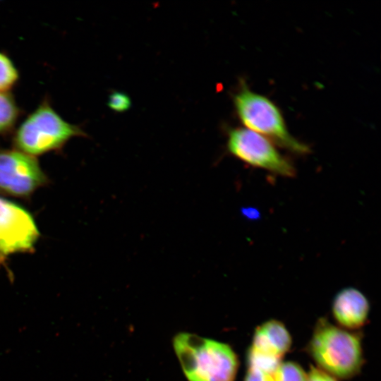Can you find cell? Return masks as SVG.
Wrapping results in <instances>:
<instances>
[{"label": "cell", "instance_id": "14", "mask_svg": "<svg viewBox=\"0 0 381 381\" xmlns=\"http://www.w3.org/2000/svg\"><path fill=\"white\" fill-rule=\"evenodd\" d=\"M107 105L116 112H124L131 108V99L126 93L114 91L109 96Z\"/></svg>", "mask_w": 381, "mask_h": 381}, {"label": "cell", "instance_id": "4", "mask_svg": "<svg viewBox=\"0 0 381 381\" xmlns=\"http://www.w3.org/2000/svg\"><path fill=\"white\" fill-rule=\"evenodd\" d=\"M233 102L244 128L296 154L309 152L306 145L289 133L282 111L268 97L251 90L245 83H241Z\"/></svg>", "mask_w": 381, "mask_h": 381}, {"label": "cell", "instance_id": "9", "mask_svg": "<svg viewBox=\"0 0 381 381\" xmlns=\"http://www.w3.org/2000/svg\"><path fill=\"white\" fill-rule=\"evenodd\" d=\"M291 344V337L285 325L272 319L256 327L250 348L282 359L289 351Z\"/></svg>", "mask_w": 381, "mask_h": 381}, {"label": "cell", "instance_id": "3", "mask_svg": "<svg viewBox=\"0 0 381 381\" xmlns=\"http://www.w3.org/2000/svg\"><path fill=\"white\" fill-rule=\"evenodd\" d=\"M77 136L87 134L64 120L44 99L15 130L12 140L16 150L34 157L58 150Z\"/></svg>", "mask_w": 381, "mask_h": 381}, {"label": "cell", "instance_id": "7", "mask_svg": "<svg viewBox=\"0 0 381 381\" xmlns=\"http://www.w3.org/2000/svg\"><path fill=\"white\" fill-rule=\"evenodd\" d=\"M39 236L37 225L26 210L0 198V258L30 251Z\"/></svg>", "mask_w": 381, "mask_h": 381}, {"label": "cell", "instance_id": "8", "mask_svg": "<svg viewBox=\"0 0 381 381\" xmlns=\"http://www.w3.org/2000/svg\"><path fill=\"white\" fill-rule=\"evenodd\" d=\"M332 314L343 327L357 329L365 323L370 310L367 298L359 290L353 288L341 289L332 302Z\"/></svg>", "mask_w": 381, "mask_h": 381}, {"label": "cell", "instance_id": "6", "mask_svg": "<svg viewBox=\"0 0 381 381\" xmlns=\"http://www.w3.org/2000/svg\"><path fill=\"white\" fill-rule=\"evenodd\" d=\"M47 181L34 157L18 150L0 148V192L25 197Z\"/></svg>", "mask_w": 381, "mask_h": 381}, {"label": "cell", "instance_id": "2", "mask_svg": "<svg viewBox=\"0 0 381 381\" xmlns=\"http://www.w3.org/2000/svg\"><path fill=\"white\" fill-rule=\"evenodd\" d=\"M306 350L318 368L336 379L356 376L364 363L361 337L320 318Z\"/></svg>", "mask_w": 381, "mask_h": 381}, {"label": "cell", "instance_id": "15", "mask_svg": "<svg viewBox=\"0 0 381 381\" xmlns=\"http://www.w3.org/2000/svg\"><path fill=\"white\" fill-rule=\"evenodd\" d=\"M306 381H337V380L318 368L310 366Z\"/></svg>", "mask_w": 381, "mask_h": 381}, {"label": "cell", "instance_id": "13", "mask_svg": "<svg viewBox=\"0 0 381 381\" xmlns=\"http://www.w3.org/2000/svg\"><path fill=\"white\" fill-rule=\"evenodd\" d=\"M274 381H306L307 373L294 361L281 362L274 373Z\"/></svg>", "mask_w": 381, "mask_h": 381}, {"label": "cell", "instance_id": "5", "mask_svg": "<svg viewBox=\"0 0 381 381\" xmlns=\"http://www.w3.org/2000/svg\"><path fill=\"white\" fill-rule=\"evenodd\" d=\"M228 152L246 164L284 177H293L296 169L279 152L274 143L265 136L244 127L229 128Z\"/></svg>", "mask_w": 381, "mask_h": 381}, {"label": "cell", "instance_id": "11", "mask_svg": "<svg viewBox=\"0 0 381 381\" xmlns=\"http://www.w3.org/2000/svg\"><path fill=\"white\" fill-rule=\"evenodd\" d=\"M19 80V72L11 59L0 52V92H9Z\"/></svg>", "mask_w": 381, "mask_h": 381}, {"label": "cell", "instance_id": "16", "mask_svg": "<svg viewBox=\"0 0 381 381\" xmlns=\"http://www.w3.org/2000/svg\"><path fill=\"white\" fill-rule=\"evenodd\" d=\"M273 375L261 370L248 368L244 381H274Z\"/></svg>", "mask_w": 381, "mask_h": 381}, {"label": "cell", "instance_id": "10", "mask_svg": "<svg viewBox=\"0 0 381 381\" xmlns=\"http://www.w3.org/2000/svg\"><path fill=\"white\" fill-rule=\"evenodd\" d=\"M20 115V109L10 92H0V136L11 133Z\"/></svg>", "mask_w": 381, "mask_h": 381}, {"label": "cell", "instance_id": "1", "mask_svg": "<svg viewBox=\"0 0 381 381\" xmlns=\"http://www.w3.org/2000/svg\"><path fill=\"white\" fill-rule=\"evenodd\" d=\"M173 347L188 381H235L239 363L229 345L181 332Z\"/></svg>", "mask_w": 381, "mask_h": 381}, {"label": "cell", "instance_id": "12", "mask_svg": "<svg viewBox=\"0 0 381 381\" xmlns=\"http://www.w3.org/2000/svg\"><path fill=\"white\" fill-rule=\"evenodd\" d=\"M247 366L250 369L261 370L274 375L282 359L266 355L249 348L247 351Z\"/></svg>", "mask_w": 381, "mask_h": 381}]
</instances>
